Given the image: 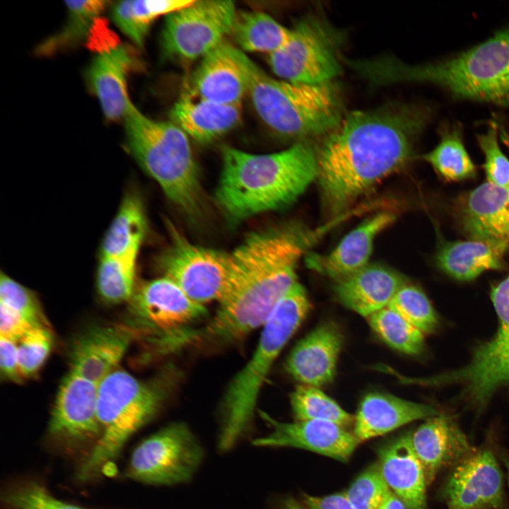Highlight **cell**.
Instances as JSON below:
<instances>
[{
    "instance_id": "6da1fadb",
    "label": "cell",
    "mask_w": 509,
    "mask_h": 509,
    "mask_svg": "<svg viewBox=\"0 0 509 509\" xmlns=\"http://www.w3.org/2000/svg\"><path fill=\"white\" fill-rule=\"evenodd\" d=\"M424 107L355 110L323 137L317 148V180L331 214L349 207L409 158L414 138L426 124Z\"/></svg>"
},
{
    "instance_id": "7a4b0ae2",
    "label": "cell",
    "mask_w": 509,
    "mask_h": 509,
    "mask_svg": "<svg viewBox=\"0 0 509 509\" xmlns=\"http://www.w3.org/2000/svg\"><path fill=\"white\" fill-rule=\"evenodd\" d=\"M319 232L287 224L250 233L230 253L228 284L218 308L195 338L237 341L267 322L298 282L296 268Z\"/></svg>"
},
{
    "instance_id": "3957f363",
    "label": "cell",
    "mask_w": 509,
    "mask_h": 509,
    "mask_svg": "<svg viewBox=\"0 0 509 509\" xmlns=\"http://www.w3.org/2000/svg\"><path fill=\"white\" fill-rule=\"evenodd\" d=\"M222 158L215 200L231 223L288 206L317 175L316 149L308 141L266 154L225 146Z\"/></svg>"
},
{
    "instance_id": "277c9868",
    "label": "cell",
    "mask_w": 509,
    "mask_h": 509,
    "mask_svg": "<svg viewBox=\"0 0 509 509\" xmlns=\"http://www.w3.org/2000/svg\"><path fill=\"white\" fill-rule=\"evenodd\" d=\"M363 74L376 84L428 83L458 98L509 107V28L440 62L409 64L392 58L368 60Z\"/></svg>"
},
{
    "instance_id": "5b68a950",
    "label": "cell",
    "mask_w": 509,
    "mask_h": 509,
    "mask_svg": "<svg viewBox=\"0 0 509 509\" xmlns=\"http://www.w3.org/2000/svg\"><path fill=\"white\" fill-rule=\"evenodd\" d=\"M234 57L242 69L253 106L276 134L296 142L324 136L343 117L339 90L333 83H294L265 73L239 48Z\"/></svg>"
},
{
    "instance_id": "8992f818",
    "label": "cell",
    "mask_w": 509,
    "mask_h": 509,
    "mask_svg": "<svg viewBox=\"0 0 509 509\" xmlns=\"http://www.w3.org/2000/svg\"><path fill=\"white\" fill-rule=\"evenodd\" d=\"M126 146L166 197L192 220L206 203L189 138L172 121H156L131 103L124 117Z\"/></svg>"
},
{
    "instance_id": "52a82bcc",
    "label": "cell",
    "mask_w": 509,
    "mask_h": 509,
    "mask_svg": "<svg viewBox=\"0 0 509 509\" xmlns=\"http://www.w3.org/2000/svg\"><path fill=\"white\" fill-rule=\"evenodd\" d=\"M310 309L304 287L295 283L262 327L256 349L227 387L221 404L218 440L220 451H228L249 431L257 399L276 359Z\"/></svg>"
},
{
    "instance_id": "ba28073f",
    "label": "cell",
    "mask_w": 509,
    "mask_h": 509,
    "mask_svg": "<svg viewBox=\"0 0 509 509\" xmlns=\"http://www.w3.org/2000/svg\"><path fill=\"white\" fill-rule=\"evenodd\" d=\"M164 396L159 382L139 380L119 368L108 375L98 385L100 435L81 465L78 479L95 478L117 458L129 438L156 415Z\"/></svg>"
},
{
    "instance_id": "9c48e42d",
    "label": "cell",
    "mask_w": 509,
    "mask_h": 509,
    "mask_svg": "<svg viewBox=\"0 0 509 509\" xmlns=\"http://www.w3.org/2000/svg\"><path fill=\"white\" fill-rule=\"evenodd\" d=\"M491 298L498 319L492 339L476 349L464 367L419 379L418 382L461 385L462 397L479 407L487 403L496 390L509 383V273L493 286Z\"/></svg>"
},
{
    "instance_id": "30bf717a",
    "label": "cell",
    "mask_w": 509,
    "mask_h": 509,
    "mask_svg": "<svg viewBox=\"0 0 509 509\" xmlns=\"http://www.w3.org/2000/svg\"><path fill=\"white\" fill-rule=\"evenodd\" d=\"M203 447L182 422L168 424L142 440L134 450L125 476L155 486L190 481L202 462Z\"/></svg>"
},
{
    "instance_id": "8fae6325",
    "label": "cell",
    "mask_w": 509,
    "mask_h": 509,
    "mask_svg": "<svg viewBox=\"0 0 509 509\" xmlns=\"http://www.w3.org/2000/svg\"><path fill=\"white\" fill-rule=\"evenodd\" d=\"M286 44L268 57L274 73L294 83L318 85L333 82L341 68L337 34L327 24L309 17L291 29Z\"/></svg>"
},
{
    "instance_id": "7c38bea8",
    "label": "cell",
    "mask_w": 509,
    "mask_h": 509,
    "mask_svg": "<svg viewBox=\"0 0 509 509\" xmlns=\"http://www.w3.org/2000/svg\"><path fill=\"white\" fill-rule=\"evenodd\" d=\"M236 13L231 1L193 0L168 15L160 37L164 56L186 63L203 58L230 33Z\"/></svg>"
},
{
    "instance_id": "4fadbf2b",
    "label": "cell",
    "mask_w": 509,
    "mask_h": 509,
    "mask_svg": "<svg viewBox=\"0 0 509 509\" xmlns=\"http://www.w3.org/2000/svg\"><path fill=\"white\" fill-rule=\"evenodd\" d=\"M168 227L170 244L157 259L163 276L198 303H219L228 281L230 253L193 244L170 223Z\"/></svg>"
},
{
    "instance_id": "5bb4252c",
    "label": "cell",
    "mask_w": 509,
    "mask_h": 509,
    "mask_svg": "<svg viewBox=\"0 0 509 509\" xmlns=\"http://www.w3.org/2000/svg\"><path fill=\"white\" fill-rule=\"evenodd\" d=\"M129 326L161 337L180 332L207 313L204 305L191 299L166 276L148 280L136 286L129 300Z\"/></svg>"
},
{
    "instance_id": "9a60e30c",
    "label": "cell",
    "mask_w": 509,
    "mask_h": 509,
    "mask_svg": "<svg viewBox=\"0 0 509 509\" xmlns=\"http://www.w3.org/2000/svg\"><path fill=\"white\" fill-rule=\"evenodd\" d=\"M504 478L489 450L474 451L455 467L444 487L450 509H503Z\"/></svg>"
},
{
    "instance_id": "2e32d148",
    "label": "cell",
    "mask_w": 509,
    "mask_h": 509,
    "mask_svg": "<svg viewBox=\"0 0 509 509\" xmlns=\"http://www.w3.org/2000/svg\"><path fill=\"white\" fill-rule=\"evenodd\" d=\"M260 413L271 431L253 440L257 447H297L346 462L360 442L354 434L332 422L304 420L286 423L275 420L266 412Z\"/></svg>"
},
{
    "instance_id": "e0dca14e",
    "label": "cell",
    "mask_w": 509,
    "mask_h": 509,
    "mask_svg": "<svg viewBox=\"0 0 509 509\" xmlns=\"http://www.w3.org/2000/svg\"><path fill=\"white\" fill-rule=\"evenodd\" d=\"M98 384L69 371L61 381L49 422L52 435L69 440L99 438Z\"/></svg>"
},
{
    "instance_id": "ac0fdd59",
    "label": "cell",
    "mask_w": 509,
    "mask_h": 509,
    "mask_svg": "<svg viewBox=\"0 0 509 509\" xmlns=\"http://www.w3.org/2000/svg\"><path fill=\"white\" fill-rule=\"evenodd\" d=\"M454 209L469 240L509 244V189L484 182L460 195Z\"/></svg>"
},
{
    "instance_id": "d6986e66",
    "label": "cell",
    "mask_w": 509,
    "mask_h": 509,
    "mask_svg": "<svg viewBox=\"0 0 509 509\" xmlns=\"http://www.w3.org/2000/svg\"><path fill=\"white\" fill-rule=\"evenodd\" d=\"M135 334L129 325L96 326L85 330L70 346L69 371L99 385L118 368Z\"/></svg>"
},
{
    "instance_id": "ffe728a7",
    "label": "cell",
    "mask_w": 509,
    "mask_h": 509,
    "mask_svg": "<svg viewBox=\"0 0 509 509\" xmlns=\"http://www.w3.org/2000/svg\"><path fill=\"white\" fill-rule=\"evenodd\" d=\"M233 49L224 40L201 58L185 94L193 99L241 105L248 93L247 83Z\"/></svg>"
},
{
    "instance_id": "44dd1931",
    "label": "cell",
    "mask_w": 509,
    "mask_h": 509,
    "mask_svg": "<svg viewBox=\"0 0 509 509\" xmlns=\"http://www.w3.org/2000/svg\"><path fill=\"white\" fill-rule=\"evenodd\" d=\"M342 344L339 327L332 322H323L296 344L285 368L301 385L324 386L334 379Z\"/></svg>"
},
{
    "instance_id": "7402d4cb",
    "label": "cell",
    "mask_w": 509,
    "mask_h": 509,
    "mask_svg": "<svg viewBox=\"0 0 509 509\" xmlns=\"http://www.w3.org/2000/svg\"><path fill=\"white\" fill-rule=\"evenodd\" d=\"M139 62L131 48L117 45L99 52L86 71L90 90L96 95L105 117L124 119L131 105L127 80Z\"/></svg>"
},
{
    "instance_id": "603a6c76",
    "label": "cell",
    "mask_w": 509,
    "mask_h": 509,
    "mask_svg": "<svg viewBox=\"0 0 509 509\" xmlns=\"http://www.w3.org/2000/svg\"><path fill=\"white\" fill-rule=\"evenodd\" d=\"M394 213L382 211L349 233L329 254L311 253L305 264L310 269L337 280L367 265L377 235L395 220Z\"/></svg>"
},
{
    "instance_id": "cb8c5ba5",
    "label": "cell",
    "mask_w": 509,
    "mask_h": 509,
    "mask_svg": "<svg viewBox=\"0 0 509 509\" xmlns=\"http://www.w3.org/2000/svg\"><path fill=\"white\" fill-rule=\"evenodd\" d=\"M399 273L380 264H370L334 280V293L346 308L368 317L387 307L406 282Z\"/></svg>"
},
{
    "instance_id": "d4e9b609",
    "label": "cell",
    "mask_w": 509,
    "mask_h": 509,
    "mask_svg": "<svg viewBox=\"0 0 509 509\" xmlns=\"http://www.w3.org/2000/svg\"><path fill=\"white\" fill-rule=\"evenodd\" d=\"M411 442L423 469L427 485L440 470L455 467L474 452L464 433L442 415L428 418L411 433Z\"/></svg>"
},
{
    "instance_id": "484cf974",
    "label": "cell",
    "mask_w": 509,
    "mask_h": 509,
    "mask_svg": "<svg viewBox=\"0 0 509 509\" xmlns=\"http://www.w3.org/2000/svg\"><path fill=\"white\" fill-rule=\"evenodd\" d=\"M379 467L388 487L407 509H426L427 485L422 465L411 442V433L402 434L378 450Z\"/></svg>"
},
{
    "instance_id": "4316f807",
    "label": "cell",
    "mask_w": 509,
    "mask_h": 509,
    "mask_svg": "<svg viewBox=\"0 0 509 509\" xmlns=\"http://www.w3.org/2000/svg\"><path fill=\"white\" fill-rule=\"evenodd\" d=\"M438 415L430 405L390 394L370 392L361 401L354 418V435L361 442L390 433L411 421Z\"/></svg>"
},
{
    "instance_id": "83f0119b",
    "label": "cell",
    "mask_w": 509,
    "mask_h": 509,
    "mask_svg": "<svg viewBox=\"0 0 509 509\" xmlns=\"http://www.w3.org/2000/svg\"><path fill=\"white\" fill-rule=\"evenodd\" d=\"M170 117L189 138L209 143L236 128L242 120L241 105H227L193 99L183 94Z\"/></svg>"
},
{
    "instance_id": "f1b7e54d",
    "label": "cell",
    "mask_w": 509,
    "mask_h": 509,
    "mask_svg": "<svg viewBox=\"0 0 509 509\" xmlns=\"http://www.w3.org/2000/svg\"><path fill=\"white\" fill-rule=\"evenodd\" d=\"M508 245L469 239L442 241L435 255V263L442 271L456 280L472 281L486 271L503 269Z\"/></svg>"
},
{
    "instance_id": "f546056e",
    "label": "cell",
    "mask_w": 509,
    "mask_h": 509,
    "mask_svg": "<svg viewBox=\"0 0 509 509\" xmlns=\"http://www.w3.org/2000/svg\"><path fill=\"white\" fill-rule=\"evenodd\" d=\"M146 230V217L141 199L136 192L126 193L103 239L100 256L139 252Z\"/></svg>"
},
{
    "instance_id": "4dcf8cb0",
    "label": "cell",
    "mask_w": 509,
    "mask_h": 509,
    "mask_svg": "<svg viewBox=\"0 0 509 509\" xmlns=\"http://www.w3.org/2000/svg\"><path fill=\"white\" fill-rule=\"evenodd\" d=\"M443 179L459 182L476 176V169L464 146L462 128L458 123L440 127V141L423 156Z\"/></svg>"
},
{
    "instance_id": "1f68e13d",
    "label": "cell",
    "mask_w": 509,
    "mask_h": 509,
    "mask_svg": "<svg viewBox=\"0 0 509 509\" xmlns=\"http://www.w3.org/2000/svg\"><path fill=\"white\" fill-rule=\"evenodd\" d=\"M291 32L264 12L240 11L236 13L230 34L240 49L269 55L286 44Z\"/></svg>"
},
{
    "instance_id": "d6a6232c",
    "label": "cell",
    "mask_w": 509,
    "mask_h": 509,
    "mask_svg": "<svg viewBox=\"0 0 509 509\" xmlns=\"http://www.w3.org/2000/svg\"><path fill=\"white\" fill-rule=\"evenodd\" d=\"M108 4V1L100 0L65 1L68 10L66 23L59 33L38 47V54L49 55L73 47L84 41Z\"/></svg>"
},
{
    "instance_id": "836d02e7",
    "label": "cell",
    "mask_w": 509,
    "mask_h": 509,
    "mask_svg": "<svg viewBox=\"0 0 509 509\" xmlns=\"http://www.w3.org/2000/svg\"><path fill=\"white\" fill-rule=\"evenodd\" d=\"M139 252L118 256H100L96 285L101 299L108 304L129 302L136 288Z\"/></svg>"
},
{
    "instance_id": "e575fe53",
    "label": "cell",
    "mask_w": 509,
    "mask_h": 509,
    "mask_svg": "<svg viewBox=\"0 0 509 509\" xmlns=\"http://www.w3.org/2000/svg\"><path fill=\"white\" fill-rule=\"evenodd\" d=\"M373 331L387 345L408 355H418L424 348V334L387 306L367 317Z\"/></svg>"
},
{
    "instance_id": "d590c367",
    "label": "cell",
    "mask_w": 509,
    "mask_h": 509,
    "mask_svg": "<svg viewBox=\"0 0 509 509\" xmlns=\"http://www.w3.org/2000/svg\"><path fill=\"white\" fill-rule=\"evenodd\" d=\"M290 402L296 421H329L344 428L354 421L352 415L318 387L300 385L291 393Z\"/></svg>"
},
{
    "instance_id": "8d00e7d4",
    "label": "cell",
    "mask_w": 509,
    "mask_h": 509,
    "mask_svg": "<svg viewBox=\"0 0 509 509\" xmlns=\"http://www.w3.org/2000/svg\"><path fill=\"white\" fill-rule=\"evenodd\" d=\"M424 334L434 332L438 324L435 310L425 293L406 282L387 305Z\"/></svg>"
},
{
    "instance_id": "74e56055",
    "label": "cell",
    "mask_w": 509,
    "mask_h": 509,
    "mask_svg": "<svg viewBox=\"0 0 509 509\" xmlns=\"http://www.w3.org/2000/svg\"><path fill=\"white\" fill-rule=\"evenodd\" d=\"M53 345V336L47 325L30 329L18 341L19 370L22 378L35 375L48 358Z\"/></svg>"
},
{
    "instance_id": "f35d334b",
    "label": "cell",
    "mask_w": 509,
    "mask_h": 509,
    "mask_svg": "<svg viewBox=\"0 0 509 509\" xmlns=\"http://www.w3.org/2000/svg\"><path fill=\"white\" fill-rule=\"evenodd\" d=\"M499 132L498 122L491 121L486 131L477 134L476 139L484 157L487 182L509 189V158L499 146Z\"/></svg>"
},
{
    "instance_id": "ab89813d",
    "label": "cell",
    "mask_w": 509,
    "mask_h": 509,
    "mask_svg": "<svg viewBox=\"0 0 509 509\" xmlns=\"http://www.w3.org/2000/svg\"><path fill=\"white\" fill-rule=\"evenodd\" d=\"M390 489L379 465L363 471L344 493L354 509H378Z\"/></svg>"
},
{
    "instance_id": "60d3db41",
    "label": "cell",
    "mask_w": 509,
    "mask_h": 509,
    "mask_svg": "<svg viewBox=\"0 0 509 509\" xmlns=\"http://www.w3.org/2000/svg\"><path fill=\"white\" fill-rule=\"evenodd\" d=\"M0 277V303L35 325H47L35 294L3 271Z\"/></svg>"
},
{
    "instance_id": "b9f144b4",
    "label": "cell",
    "mask_w": 509,
    "mask_h": 509,
    "mask_svg": "<svg viewBox=\"0 0 509 509\" xmlns=\"http://www.w3.org/2000/svg\"><path fill=\"white\" fill-rule=\"evenodd\" d=\"M4 499L11 509H86L57 499L36 483L12 489Z\"/></svg>"
},
{
    "instance_id": "7bdbcfd3",
    "label": "cell",
    "mask_w": 509,
    "mask_h": 509,
    "mask_svg": "<svg viewBox=\"0 0 509 509\" xmlns=\"http://www.w3.org/2000/svg\"><path fill=\"white\" fill-rule=\"evenodd\" d=\"M37 326L17 312L0 303V336L18 342L30 329Z\"/></svg>"
},
{
    "instance_id": "ee69618b",
    "label": "cell",
    "mask_w": 509,
    "mask_h": 509,
    "mask_svg": "<svg viewBox=\"0 0 509 509\" xmlns=\"http://www.w3.org/2000/svg\"><path fill=\"white\" fill-rule=\"evenodd\" d=\"M0 368L8 380L19 382L22 378L18 365V342L0 336Z\"/></svg>"
},
{
    "instance_id": "f6af8a7d",
    "label": "cell",
    "mask_w": 509,
    "mask_h": 509,
    "mask_svg": "<svg viewBox=\"0 0 509 509\" xmlns=\"http://www.w3.org/2000/svg\"><path fill=\"white\" fill-rule=\"evenodd\" d=\"M304 503L306 509H354L344 493L322 497L304 495Z\"/></svg>"
},
{
    "instance_id": "bcb514c9",
    "label": "cell",
    "mask_w": 509,
    "mask_h": 509,
    "mask_svg": "<svg viewBox=\"0 0 509 509\" xmlns=\"http://www.w3.org/2000/svg\"><path fill=\"white\" fill-rule=\"evenodd\" d=\"M378 509H407L403 501L390 488Z\"/></svg>"
},
{
    "instance_id": "7dc6e473",
    "label": "cell",
    "mask_w": 509,
    "mask_h": 509,
    "mask_svg": "<svg viewBox=\"0 0 509 509\" xmlns=\"http://www.w3.org/2000/svg\"><path fill=\"white\" fill-rule=\"evenodd\" d=\"M277 509H305L298 501L291 497L283 499L279 504Z\"/></svg>"
},
{
    "instance_id": "c3c4849f",
    "label": "cell",
    "mask_w": 509,
    "mask_h": 509,
    "mask_svg": "<svg viewBox=\"0 0 509 509\" xmlns=\"http://www.w3.org/2000/svg\"><path fill=\"white\" fill-rule=\"evenodd\" d=\"M504 464L506 468L507 474H508V486H509V455L505 456L503 457ZM509 509V507H508Z\"/></svg>"
},
{
    "instance_id": "681fc988",
    "label": "cell",
    "mask_w": 509,
    "mask_h": 509,
    "mask_svg": "<svg viewBox=\"0 0 509 509\" xmlns=\"http://www.w3.org/2000/svg\"><path fill=\"white\" fill-rule=\"evenodd\" d=\"M508 240H509V235H508Z\"/></svg>"
}]
</instances>
